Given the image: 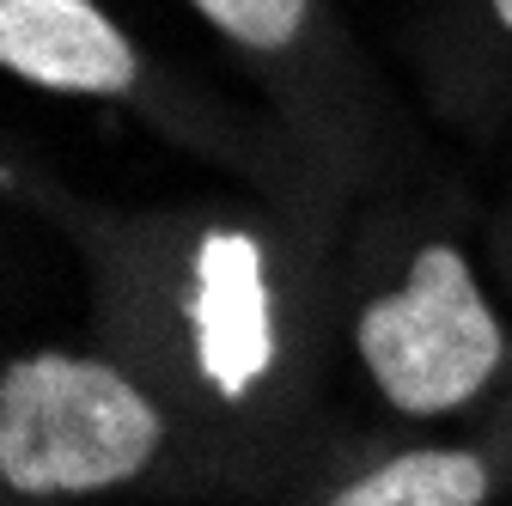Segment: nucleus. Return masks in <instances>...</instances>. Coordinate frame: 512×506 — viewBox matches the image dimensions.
Instances as JSON below:
<instances>
[{"label":"nucleus","instance_id":"f257e3e1","mask_svg":"<svg viewBox=\"0 0 512 506\" xmlns=\"http://www.w3.org/2000/svg\"><path fill=\"white\" fill-rule=\"evenodd\" d=\"M159 439V409L104 360L25 354L0 378V476L19 494L116 488L153 464Z\"/></svg>","mask_w":512,"mask_h":506},{"label":"nucleus","instance_id":"7ed1b4c3","mask_svg":"<svg viewBox=\"0 0 512 506\" xmlns=\"http://www.w3.org/2000/svg\"><path fill=\"white\" fill-rule=\"evenodd\" d=\"M196 354L202 378L220 397H250L256 378L275 360V318H269V281L263 250L250 232H208L196 250Z\"/></svg>","mask_w":512,"mask_h":506},{"label":"nucleus","instance_id":"423d86ee","mask_svg":"<svg viewBox=\"0 0 512 506\" xmlns=\"http://www.w3.org/2000/svg\"><path fill=\"white\" fill-rule=\"evenodd\" d=\"M189 7L244 49H287L305 25V0H189Z\"/></svg>","mask_w":512,"mask_h":506},{"label":"nucleus","instance_id":"39448f33","mask_svg":"<svg viewBox=\"0 0 512 506\" xmlns=\"http://www.w3.org/2000/svg\"><path fill=\"white\" fill-rule=\"evenodd\" d=\"M482 494H488V464L476 452L427 446L366 470L330 506H482Z\"/></svg>","mask_w":512,"mask_h":506},{"label":"nucleus","instance_id":"20e7f679","mask_svg":"<svg viewBox=\"0 0 512 506\" xmlns=\"http://www.w3.org/2000/svg\"><path fill=\"white\" fill-rule=\"evenodd\" d=\"M0 61L31 86L86 98H122L141 80L135 43L92 0H0Z\"/></svg>","mask_w":512,"mask_h":506},{"label":"nucleus","instance_id":"0eeeda50","mask_svg":"<svg viewBox=\"0 0 512 506\" xmlns=\"http://www.w3.org/2000/svg\"><path fill=\"white\" fill-rule=\"evenodd\" d=\"M488 7H494V13H500V25L512 31V0H488Z\"/></svg>","mask_w":512,"mask_h":506},{"label":"nucleus","instance_id":"f03ea898","mask_svg":"<svg viewBox=\"0 0 512 506\" xmlns=\"http://www.w3.org/2000/svg\"><path fill=\"white\" fill-rule=\"evenodd\" d=\"M506 336L470 263L452 244H427L409 281L360 311V360L384 403L403 415H445L500 372Z\"/></svg>","mask_w":512,"mask_h":506}]
</instances>
